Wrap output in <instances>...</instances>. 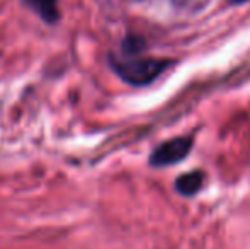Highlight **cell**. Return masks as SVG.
Here are the masks:
<instances>
[{
	"label": "cell",
	"mask_w": 250,
	"mask_h": 249,
	"mask_svg": "<svg viewBox=\"0 0 250 249\" xmlns=\"http://www.w3.org/2000/svg\"><path fill=\"white\" fill-rule=\"evenodd\" d=\"M168 62L160 58H123L112 60V67L123 80L133 86H146L155 80L165 68Z\"/></svg>",
	"instance_id": "1"
},
{
	"label": "cell",
	"mask_w": 250,
	"mask_h": 249,
	"mask_svg": "<svg viewBox=\"0 0 250 249\" xmlns=\"http://www.w3.org/2000/svg\"><path fill=\"white\" fill-rule=\"evenodd\" d=\"M191 145H192L191 136H177V138L164 142L162 145H158L157 149H155L153 154H151V157H150L151 166L164 167V166L177 164L179 160H182L191 152Z\"/></svg>",
	"instance_id": "2"
},
{
	"label": "cell",
	"mask_w": 250,
	"mask_h": 249,
	"mask_svg": "<svg viewBox=\"0 0 250 249\" xmlns=\"http://www.w3.org/2000/svg\"><path fill=\"white\" fill-rule=\"evenodd\" d=\"M36 14L46 23H55L58 19V0H24Z\"/></svg>",
	"instance_id": "3"
},
{
	"label": "cell",
	"mask_w": 250,
	"mask_h": 249,
	"mask_svg": "<svg viewBox=\"0 0 250 249\" xmlns=\"http://www.w3.org/2000/svg\"><path fill=\"white\" fill-rule=\"evenodd\" d=\"M204 181V174L201 171H196V173H188L184 176H181L175 183V188H177L179 193H182L184 196H191L194 193H198L201 186H203Z\"/></svg>",
	"instance_id": "4"
},
{
	"label": "cell",
	"mask_w": 250,
	"mask_h": 249,
	"mask_svg": "<svg viewBox=\"0 0 250 249\" xmlns=\"http://www.w3.org/2000/svg\"><path fill=\"white\" fill-rule=\"evenodd\" d=\"M231 2H235V3H242V2H247V0H231Z\"/></svg>",
	"instance_id": "5"
}]
</instances>
